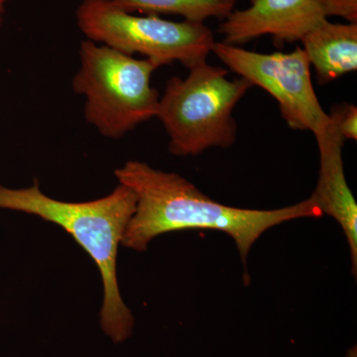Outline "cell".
<instances>
[{"instance_id": "5b68a950", "label": "cell", "mask_w": 357, "mask_h": 357, "mask_svg": "<svg viewBox=\"0 0 357 357\" xmlns=\"http://www.w3.org/2000/svg\"><path fill=\"white\" fill-rule=\"evenodd\" d=\"M76 17L86 39L132 57L139 54L158 68L178 62L191 69L206 62L215 42L204 23L134 15L114 0H83Z\"/></svg>"}, {"instance_id": "4fadbf2b", "label": "cell", "mask_w": 357, "mask_h": 357, "mask_svg": "<svg viewBox=\"0 0 357 357\" xmlns=\"http://www.w3.org/2000/svg\"><path fill=\"white\" fill-rule=\"evenodd\" d=\"M11 1H13V0H0V28H1L2 24H3V18L6 11V7Z\"/></svg>"}, {"instance_id": "277c9868", "label": "cell", "mask_w": 357, "mask_h": 357, "mask_svg": "<svg viewBox=\"0 0 357 357\" xmlns=\"http://www.w3.org/2000/svg\"><path fill=\"white\" fill-rule=\"evenodd\" d=\"M79 56L73 91L84 96L86 121L102 136L119 139L157 116L160 96L151 77L159 68L151 61L88 39Z\"/></svg>"}, {"instance_id": "3957f363", "label": "cell", "mask_w": 357, "mask_h": 357, "mask_svg": "<svg viewBox=\"0 0 357 357\" xmlns=\"http://www.w3.org/2000/svg\"><path fill=\"white\" fill-rule=\"evenodd\" d=\"M182 79L167 81L157 119L169 136V151L178 157L197 156L210 148L236 143L234 110L253 84L243 77L229 79L223 68L201 63Z\"/></svg>"}, {"instance_id": "8fae6325", "label": "cell", "mask_w": 357, "mask_h": 357, "mask_svg": "<svg viewBox=\"0 0 357 357\" xmlns=\"http://www.w3.org/2000/svg\"><path fill=\"white\" fill-rule=\"evenodd\" d=\"M331 116L337 124L344 140H357V107L354 105H342L333 110Z\"/></svg>"}, {"instance_id": "30bf717a", "label": "cell", "mask_w": 357, "mask_h": 357, "mask_svg": "<svg viewBox=\"0 0 357 357\" xmlns=\"http://www.w3.org/2000/svg\"><path fill=\"white\" fill-rule=\"evenodd\" d=\"M129 13L173 14L185 21L204 23L210 18L225 20L234 13L237 0H114Z\"/></svg>"}, {"instance_id": "6da1fadb", "label": "cell", "mask_w": 357, "mask_h": 357, "mask_svg": "<svg viewBox=\"0 0 357 357\" xmlns=\"http://www.w3.org/2000/svg\"><path fill=\"white\" fill-rule=\"evenodd\" d=\"M119 184L135 194V213L129 220L121 244L145 251L150 241L167 232L211 229L232 239L243 262L259 237L271 227L303 218L323 217L314 199L276 210H248L213 201L187 178L157 170L144 162L130 160L114 171Z\"/></svg>"}, {"instance_id": "ba28073f", "label": "cell", "mask_w": 357, "mask_h": 357, "mask_svg": "<svg viewBox=\"0 0 357 357\" xmlns=\"http://www.w3.org/2000/svg\"><path fill=\"white\" fill-rule=\"evenodd\" d=\"M328 128L314 136L319 153L318 184L312 198L321 215L335 218L344 230L351 251L352 273L357 272V204L345 178L342 146L344 139L332 116Z\"/></svg>"}, {"instance_id": "7a4b0ae2", "label": "cell", "mask_w": 357, "mask_h": 357, "mask_svg": "<svg viewBox=\"0 0 357 357\" xmlns=\"http://www.w3.org/2000/svg\"><path fill=\"white\" fill-rule=\"evenodd\" d=\"M0 208L37 215L72 234L93 258L102 275L103 332L114 342H124L132 333L134 319L119 292L116 260L124 231L135 213V194L119 184L102 199L69 203L46 196L35 180L31 187L24 189L0 185Z\"/></svg>"}, {"instance_id": "7c38bea8", "label": "cell", "mask_w": 357, "mask_h": 357, "mask_svg": "<svg viewBox=\"0 0 357 357\" xmlns=\"http://www.w3.org/2000/svg\"><path fill=\"white\" fill-rule=\"evenodd\" d=\"M326 18L340 17L357 23V0H321Z\"/></svg>"}, {"instance_id": "9c48e42d", "label": "cell", "mask_w": 357, "mask_h": 357, "mask_svg": "<svg viewBox=\"0 0 357 357\" xmlns=\"http://www.w3.org/2000/svg\"><path fill=\"white\" fill-rule=\"evenodd\" d=\"M300 42L319 84H328L356 72L357 23H333L325 20Z\"/></svg>"}, {"instance_id": "52a82bcc", "label": "cell", "mask_w": 357, "mask_h": 357, "mask_svg": "<svg viewBox=\"0 0 357 357\" xmlns=\"http://www.w3.org/2000/svg\"><path fill=\"white\" fill-rule=\"evenodd\" d=\"M328 20L321 0H251L218 27L223 43L237 45L269 35L279 43H294Z\"/></svg>"}, {"instance_id": "8992f818", "label": "cell", "mask_w": 357, "mask_h": 357, "mask_svg": "<svg viewBox=\"0 0 357 357\" xmlns=\"http://www.w3.org/2000/svg\"><path fill=\"white\" fill-rule=\"evenodd\" d=\"M211 53L239 77L266 91L294 130L323 132L331 122L312 83L311 65L302 47L291 53L262 54L215 42Z\"/></svg>"}]
</instances>
